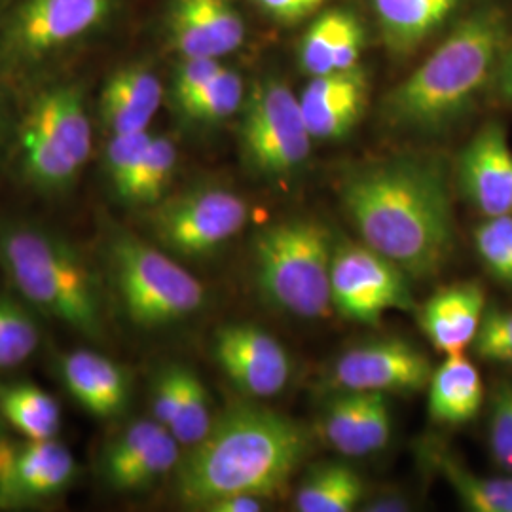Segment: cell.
<instances>
[{
	"instance_id": "9a60e30c",
	"label": "cell",
	"mask_w": 512,
	"mask_h": 512,
	"mask_svg": "<svg viewBox=\"0 0 512 512\" xmlns=\"http://www.w3.org/2000/svg\"><path fill=\"white\" fill-rule=\"evenodd\" d=\"M247 27L234 0H171L167 37L181 55L222 59L241 48Z\"/></svg>"
},
{
	"instance_id": "d6986e66",
	"label": "cell",
	"mask_w": 512,
	"mask_h": 512,
	"mask_svg": "<svg viewBox=\"0 0 512 512\" xmlns=\"http://www.w3.org/2000/svg\"><path fill=\"white\" fill-rule=\"evenodd\" d=\"M486 310L482 285L463 281L433 294L420 306L418 319L433 348L444 355H458L473 346Z\"/></svg>"
},
{
	"instance_id": "d4e9b609",
	"label": "cell",
	"mask_w": 512,
	"mask_h": 512,
	"mask_svg": "<svg viewBox=\"0 0 512 512\" xmlns=\"http://www.w3.org/2000/svg\"><path fill=\"white\" fill-rule=\"evenodd\" d=\"M365 480L346 463H321L308 471L294 495L300 512H351L365 497Z\"/></svg>"
},
{
	"instance_id": "f1b7e54d",
	"label": "cell",
	"mask_w": 512,
	"mask_h": 512,
	"mask_svg": "<svg viewBox=\"0 0 512 512\" xmlns=\"http://www.w3.org/2000/svg\"><path fill=\"white\" fill-rule=\"evenodd\" d=\"M38 342L37 319L16 300L0 296V372L31 359Z\"/></svg>"
},
{
	"instance_id": "ac0fdd59",
	"label": "cell",
	"mask_w": 512,
	"mask_h": 512,
	"mask_svg": "<svg viewBox=\"0 0 512 512\" xmlns=\"http://www.w3.org/2000/svg\"><path fill=\"white\" fill-rule=\"evenodd\" d=\"M78 476L73 452L57 439L19 446L12 473L0 490V509L31 505L63 494Z\"/></svg>"
},
{
	"instance_id": "8fae6325",
	"label": "cell",
	"mask_w": 512,
	"mask_h": 512,
	"mask_svg": "<svg viewBox=\"0 0 512 512\" xmlns=\"http://www.w3.org/2000/svg\"><path fill=\"white\" fill-rule=\"evenodd\" d=\"M112 14V0H21L0 38L12 63H35L90 37Z\"/></svg>"
},
{
	"instance_id": "30bf717a",
	"label": "cell",
	"mask_w": 512,
	"mask_h": 512,
	"mask_svg": "<svg viewBox=\"0 0 512 512\" xmlns=\"http://www.w3.org/2000/svg\"><path fill=\"white\" fill-rule=\"evenodd\" d=\"M332 308L361 325H378L385 311L416 308L410 277L361 243L336 245L330 272Z\"/></svg>"
},
{
	"instance_id": "6da1fadb",
	"label": "cell",
	"mask_w": 512,
	"mask_h": 512,
	"mask_svg": "<svg viewBox=\"0 0 512 512\" xmlns=\"http://www.w3.org/2000/svg\"><path fill=\"white\" fill-rule=\"evenodd\" d=\"M344 213L361 241L410 279L439 274L456 245L446 169L403 156L349 173L340 188Z\"/></svg>"
},
{
	"instance_id": "d590c367",
	"label": "cell",
	"mask_w": 512,
	"mask_h": 512,
	"mask_svg": "<svg viewBox=\"0 0 512 512\" xmlns=\"http://www.w3.org/2000/svg\"><path fill=\"white\" fill-rule=\"evenodd\" d=\"M152 133L137 131V133H120L110 135L109 148H107V171H109L110 184L120 196L128 186L137 165L141 162L143 152L147 150Z\"/></svg>"
},
{
	"instance_id": "f6af8a7d",
	"label": "cell",
	"mask_w": 512,
	"mask_h": 512,
	"mask_svg": "<svg viewBox=\"0 0 512 512\" xmlns=\"http://www.w3.org/2000/svg\"><path fill=\"white\" fill-rule=\"evenodd\" d=\"M363 509L368 512H401L408 511L410 507L399 497H382V499H376L374 503H368Z\"/></svg>"
},
{
	"instance_id": "4dcf8cb0",
	"label": "cell",
	"mask_w": 512,
	"mask_h": 512,
	"mask_svg": "<svg viewBox=\"0 0 512 512\" xmlns=\"http://www.w3.org/2000/svg\"><path fill=\"white\" fill-rule=\"evenodd\" d=\"M344 10H327L311 21L300 40L298 59L304 73L313 76L334 73V48L342 25Z\"/></svg>"
},
{
	"instance_id": "2e32d148",
	"label": "cell",
	"mask_w": 512,
	"mask_h": 512,
	"mask_svg": "<svg viewBox=\"0 0 512 512\" xmlns=\"http://www.w3.org/2000/svg\"><path fill=\"white\" fill-rule=\"evenodd\" d=\"M459 186L480 215H512V148L507 131L490 122L461 150Z\"/></svg>"
},
{
	"instance_id": "d6a6232c",
	"label": "cell",
	"mask_w": 512,
	"mask_h": 512,
	"mask_svg": "<svg viewBox=\"0 0 512 512\" xmlns=\"http://www.w3.org/2000/svg\"><path fill=\"white\" fill-rule=\"evenodd\" d=\"M365 403L366 393L336 389L323 410L321 433L330 446L344 456L348 454L349 444L359 427Z\"/></svg>"
},
{
	"instance_id": "ee69618b",
	"label": "cell",
	"mask_w": 512,
	"mask_h": 512,
	"mask_svg": "<svg viewBox=\"0 0 512 512\" xmlns=\"http://www.w3.org/2000/svg\"><path fill=\"white\" fill-rule=\"evenodd\" d=\"M495 80H497V88L501 95L512 103V50L503 55V59L497 67V73H495Z\"/></svg>"
},
{
	"instance_id": "e0dca14e",
	"label": "cell",
	"mask_w": 512,
	"mask_h": 512,
	"mask_svg": "<svg viewBox=\"0 0 512 512\" xmlns=\"http://www.w3.org/2000/svg\"><path fill=\"white\" fill-rule=\"evenodd\" d=\"M298 97L313 141L342 139L363 118L368 78L361 67L313 76Z\"/></svg>"
},
{
	"instance_id": "5bb4252c",
	"label": "cell",
	"mask_w": 512,
	"mask_h": 512,
	"mask_svg": "<svg viewBox=\"0 0 512 512\" xmlns=\"http://www.w3.org/2000/svg\"><path fill=\"white\" fill-rule=\"evenodd\" d=\"M181 461V444L160 421H133L103 456V476L120 494L143 492L175 471Z\"/></svg>"
},
{
	"instance_id": "5b68a950",
	"label": "cell",
	"mask_w": 512,
	"mask_h": 512,
	"mask_svg": "<svg viewBox=\"0 0 512 512\" xmlns=\"http://www.w3.org/2000/svg\"><path fill=\"white\" fill-rule=\"evenodd\" d=\"M334 239L313 219L283 220L255 239V277L260 293L277 310L304 319L332 308L330 272Z\"/></svg>"
},
{
	"instance_id": "83f0119b",
	"label": "cell",
	"mask_w": 512,
	"mask_h": 512,
	"mask_svg": "<svg viewBox=\"0 0 512 512\" xmlns=\"http://www.w3.org/2000/svg\"><path fill=\"white\" fill-rule=\"evenodd\" d=\"M245 101V86L238 71L230 67H222L200 92L190 101H186L179 110L188 120L215 124L234 116Z\"/></svg>"
},
{
	"instance_id": "8d00e7d4",
	"label": "cell",
	"mask_w": 512,
	"mask_h": 512,
	"mask_svg": "<svg viewBox=\"0 0 512 512\" xmlns=\"http://www.w3.org/2000/svg\"><path fill=\"white\" fill-rule=\"evenodd\" d=\"M473 349L484 361L512 365V311L488 308Z\"/></svg>"
},
{
	"instance_id": "484cf974",
	"label": "cell",
	"mask_w": 512,
	"mask_h": 512,
	"mask_svg": "<svg viewBox=\"0 0 512 512\" xmlns=\"http://www.w3.org/2000/svg\"><path fill=\"white\" fill-rule=\"evenodd\" d=\"M0 418L27 440L57 439L61 406L31 382L0 385Z\"/></svg>"
},
{
	"instance_id": "7a4b0ae2",
	"label": "cell",
	"mask_w": 512,
	"mask_h": 512,
	"mask_svg": "<svg viewBox=\"0 0 512 512\" xmlns=\"http://www.w3.org/2000/svg\"><path fill=\"white\" fill-rule=\"evenodd\" d=\"M313 437L300 421L253 403L228 406L175 469V492L205 511L228 495L272 499L310 456Z\"/></svg>"
},
{
	"instance_id": "603a6c76",
	"label": "cell",
	"mask_w": 512,
	"mask_h": 512,
	"mask_svg": "<svg viewBox=\"0 0 512 512\" xmlns=\"http://www.w3.org/2000/svg\"><path fill=\"white\" fill-rule=\"evenodd\" d=\"M458 6L459 0H372L385 46L395 55L414 52Z\"/></svg>"
},
{
	"instance_id": "1f68e13d",
	"label": "cell",
	"mask_w": 512,
	"mask_h": 512,
	"mask_svg": "<svg viewBox=\"0 0 512 512\" xmlns=\"http://www.w3.org/2000/svg\"><path fill=\"white\" fill-rule=\"evenodd\" d=\"M475 247L488 274L512 289V215L488 217L478 224Z\"/></svg>"
},
{
	"instance_id": "52a82bcc",
	"label": "cell",
	"mask_w": 512,
	"mask_h": 512,
	"mask_svg": "<svg viewBox=\"0 0 512 512\" xmlns=\"http://www.w3.org/2000/svg\"><path fill=\"white\" fill-rule=\"evenodd\" d=\"M110 268L133 325L158 329L202 310V283L164 249L126 232L110 241Z\"/></svg>"
},
{
	"instance_id": "ba28073f",
	"label": "cell",
	"mask_w": 512,
	"mask_h": 512,
	"mask_svg": "<svg viewBox=\"0 0 512 512\" xmlns=\"http://www.w3.org/2000/svg\"><path fill=\"white\" fill-rule=\"evenodd\" d=\"M239 145L249 169L268 179L289 177L311 154L300 97L281 80L255 82L243 101Z\"/></svg>"
},
{
	"instance_id": "3957f363",
	"label": "cell",
	"mask_w": 512,
	"mask_h": 512,
	"mask_svg": "<svg viewBox=\"0 0 512 512\" xmlns=\"http://www.w3.org/2000/svg\"><path fill=\"white\" fill-rule=\"evenodd\" d=\"M509 27L486 6L461 19L414 73L385 95L382 120L406 133H437L456 122L494 78L507 52Z\"/></svg>"
},
{
	"instance_id": "4316f807",
	"label": "cell",
	"mask_w": 512,
	"mask_h": 512,
	"mask_svg": "<svg viewBox=\"0 0 512 512\" xmlns=\"http://www.w3.org/2000/svg\"><path fill=\"white\" fill-rule=\"evenodd\" d=\"M177 167V148L171 139L152 135L126 190L118 196L131 205L154 207L162 202Z\"/></svg>"
},
{
	"instance_id": "44dd1931",
	"label": "cell",
	"mask_w": 512,
	"mask_h": 512,
	"mask_svg": "<svg viewBox=\"0 0 512 512\" xmlns=\"http://www.w3.org/2000/svg\"><path fill=\"white\" fill-rule=\"evenodd\" d=\"M164 88L150 67L128 65L109 76L99 97V116L110 135L147 131L162 107Z\"/></svg>"
},
{
	"instance_id": "7402d4cb",
	"label": "cell",
	"mask_w": 512,
	"mask_h": 512,
	"mask_svg": "<svg viewBox=\"0 0 512 512\" xmlns=\"http://www.w3.org/2000/svg\"><path fill=\"white\" fill-rule=\"evenodd\" d=\"M429 416L440 425L475 420L484 404L482 376L463 353L446 355L429 380Z\"/></svg>"
},
{
	"instance_id": "b9f144b4",
	"label": "cell",
	"mask_w": 512,
	"mask_h": 512,
	"mask_svg": "<svg viewBox=\"0 0 512 512\" xmlns=\"http://www.w3.org/2000/svg\"><path fill=\"white\" fill-rule=\"evenodd\" d=\"M264 509V499L255 495L236 494L222 497L219 501L211 503L207 512H258Z\"/></svg>"
},
{
	"instance_id": "f546056e",
	"label": "cell",
	"mask_w": 512,
	"mask_h": 512,
	"mask_svg": "<svg viewBox=\"0 0 512 512\" xmlns=\"http://www.w3.org/2000/svg\"><path fill=\"white\" fill-rule=\"evenodd\" d=\"M213 414L209 406V393L202 380L184 366L183 391L175 414V420L169 425L173 437L184 448L198 444L209 433L213 425Z\"/></svg>"
},
{
	"instance_id": "4fadbf2b",
	"label": "cell",
	"mask_w": 512,
	"mask_h": 512,
	"mask_svg": "<svg viewBox=\"0 0 512 512\" xmlns=\"http://www.w3.org/2000/svg\"><path fill=\"white\" fill-rule=\"evenodd\" d=\"M220 370L247 397L266 399L285 389L293 365L287 349L255 325H226L213 346Z\"/></svg>"
},
{
	"instance_id": "74e56055",
	"label": "cell",
	"mask_w": 512,
	"mask_h": 512,
	"mask_svg": "<svg viewBox=\"0 0 512 512\" xmlns=\"http://www.w3.org/2000/svg\"><path fill=\"white\" fill-rule=\"evenodd\" d=\"M222 67L224 65L220 63V59H211V57L181 59L177 71L173 74V86H171V97L175 107L177 109L183 107L184 103L200 92Z\"/></svg>"
},
{
	"instance_id": "f35d334b",
	"label": "cell",
	"mask_w": 512,
	"mask_h": 512,
	"mask_svg": "<svg viewBox=\"0 0 512 512\" xmlns=\"http://www.w3.org/2000/svg\"><path fill=\"white\" fill-rule=\"evenodd\" d=\"M184 366H167L164 372L160 374L156 387H154V397H152V418L160 421L169 429V425L175 420L179 401H181V391H183Z\"/></svg>"
},
{
	"instance_id": "ab89813d",
	"label": "cell",
	"mask_w": 512,
	"mask_h": 512,
	"mask_svg": "<svg viewBox=\"0 0 512 512\" xmlns=\"http://www.w3.org/2000/svg\"><path fill=\"white\" fill-rule=\"evenodd\" d=\"M365 46V31L361 21L349 10H344L342 25L334 48V71H348L359 67L361 52Z\"/></svg>"
},
{
	"instance_id": "277c9868",
	"label": "cell",
	"mask_w": 512,
	"mask_h": 512,
	"mask_svg": "<svg viewBox=\"0 0 512 512\" xmlns=\"http://www.w3.org/2000/svg\"><path fill=\"white\" fill-rule=\"evenodd\" d=\"M0 266L37 310L88 338L103 336L97 283L71 243L35 226L0 230Z\"/></svg>"
},
{
	"instance_id": "60d3db41",
	"label": "cell",
	"mask_w": 512,
	"mask_h": 512,
	"mask_svg": "<svg viewBox=\"0 0 512 512\" xmlns=\"http://www.w3.org/2000/svg\"><path fill=\"white\" fill-rule=\"evenodd\" d=\"M270 18L281 23H298L310 18L327 0H253Z\"/></svg>"
},
{
	"instance_id": "ffe728a7",
	"label": "cell",
	"mask_w": 512,
	"mask_h": 512,
	"mask_svg": "<svg viewBox=\"0 0 512 512\" xmlns=\"http://www.w3.org/2000/svg\"><path fill=\"white\" fill-rule=\"evenodd\" d=\"M59 372L74 401L95 418H116L128 408V372L109 357L73 349L61 357Z\"/></svg>"
},
{
	"instance_id": "7c38bea8",
	"label": "cell",
	"mask_w": 512,
	"mask_h": 512,
	"mask_svg": "<svg viewBox=\"0 0 512 512\" xmlns=\"http://www.w3.org/2000/svg\"><path fill=\"white\" fill-rule=\"evenodd\" d=\"M433 363L421 349L387 338L346 351L330 368L329 385L361 393H418L427 389Z\"/></svg>"
},
{
	"instance_id": "cb8c5ba5",
	"label": "cell",
	"mask_w": 512,
	"mask_h": 512,
	"mask_svg": "<svg viewBox=\"0 0 512 512\" xmlns=\"http://www.w3.org/2000/svg\"><path fill=\"white\" fill-rule=\"evenodd\" d=\"M423 459L446 480L461 505L473 512H512V473L480 476L435 442L423 446Z\"/></svg>"
},
{
	"instance_id": "9c48e42d",
	"label": "cell",
	"mask_w": 512,
	"mask_h": 512,
	"mask_svg": "<svg viewBox=\"0 0 512 512\" xmlns=\"http://www.w3.org/2000/svg\"><path fill=\"white\" fill-rule=\"evenodd\" d=\"M247 220L249 205L236 192L196 186L156 203L150 230L167 253L200 258L236 238Z\"/></svg>"
},
{
	"instance_id": "e575fe53",
	"label": "cell",
	"mask_w": 512,
	"mask_h": 512,
	"mask_svg": "<svg viewBox=\"0 0 512 512\" xmlns=\"http://www.w3.org/2000/svg\"><path fill=\"white\" fill-rule=\"evenodd\" d=\"M488 446L495 465L512 473V380L499 382L492 393Z\"/></svg>"
},
{
	"instance_id": "8992f818",
	"label": "cell",
	"mask_w": 512,
	"mask_h": 512,
	"mask_svg": "<svg viewBox=\"0 0 512 512\" xmlns=\"http://www.w3.org/2000/svg\"><path fill=\"white\" fill-rule=\"evenodd\" d=\"M92 154V124L82 90L57 84L38 93L19 129L27 181L44 192L69 188Z\"/></svg>"
},
{
	"instance_id": "7bdbcfd3",
	"label": "cell",
	"mask_w": 512,
	"mask_h": 512,
	"mask_svg": "<svg viewBox=\"0 0 512 512\" xmlns=\"http://www.w3.org/2000/svg\"><path fill=\"white\" fill-rule=\"evenodd\" d=\"M18 448L14 444V440L8 437L4 425L0 423V490L4 488L8 476L12 473V467H14V461L18 456Z\"/></svg>"
},
{
	"instance_id": "836d02e7",
	"label": "cell",
	"mask_w": 512,
	"mask_h": 512,
	"mask_svg": "<svg viewBox=\"0 0 512 512\" xmlns=\"http://www.w3.org/2000/svg\"><path fill=\"white\" fill-rule=\"evenodd\" d=\"M393 431V412L385 393H366L365 410L349 444L348 458H363L384 450Z\"/></svg>"
}]
</instances>
